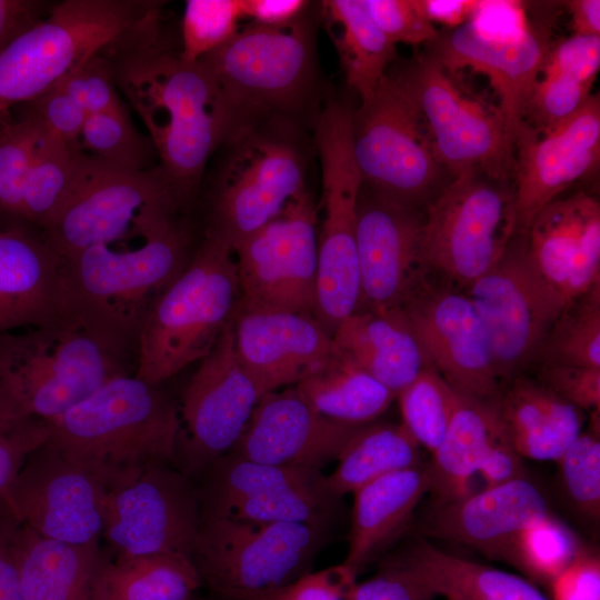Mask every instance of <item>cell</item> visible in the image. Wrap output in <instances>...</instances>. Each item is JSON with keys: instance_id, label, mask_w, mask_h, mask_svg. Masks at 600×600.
Instances as JSON below:
<instances>
[{"instance_id": "obj_1", "label": "cell", "mask_w": 600, "mask_h": 600, "mask_svg": "<svg viewBox=\"0 0 600 600\" xmlns=\"http://www.w3.org/2000/svg\"><path fill=\"white\" fill-rule=\"evenodd\" d=\"M114 83L146 126L159 168L182 204L196 191L207 161L237 124L213 74L186 61L166 42L160 13L103 50Z\"/></svg>"}, {"instance_id": "obj_2", "label": "cell", "mask_w": 600, "mask_h": 600, "mask_svg": "<svg viewBox=\"0 0 600 600\" xmlns=\"http://www.w3.org/2000/svg\"><path fill=\"white\" fill-rule=\"evenodd\" d=\"M160 386L114 377L48 421L47 441L107 489L149 464L176 463L180 413Z\"/></svg>"}, {"instance_id": "obj_3", "label": "cell", "mask_w": 600, "mask_h": 600, "mask_svg": "<svg viewBox=\"0 0 600 600\" xmlns=\"http://www.w3.org/2000/svg\"><path fill=\"white\" fill-rule=\"evenodd\" d=\"M128 346L71 313L0 334V418L51 421L128 373Z\"/></svg>"}, {"instance_id": "obj_4", "label": "cell", "mask_w": 600, "mask_h": 600, "mask_svg": "<svg viewBox=\"0 0 600 600\" xmlns=\"http://www.w3.org/2000/svg\"><path fill=\"white\" fill-rule=\"evenodd\" d=\"M230 244L210 231L154 299L136 340L137 377L161 384L211 351L241 299Z\"/></svg>"}, {"instance_id": "obj_5", "label": "cell", "mask_w": 600, "mask_h": 600, "mask_svg": "<svg viewBox=\"0 0 600 600\" xmlns=\"http://www.w3.org/2000/svg\"><path fill=\"white\" fill-rule=\"evenodd\" d=\"M188 237L176 221L138 247L94 246L62 259L66 312L136 344L154 299L188 263Z\"/></svg>"}, {"instance_id": "obj_6", "label": "cell", "mask_w": 600, "mask_h": 600, "mask_svg": "<svg viewBox=\"0 0 600 600\" xmlns=\"http://www.w3.org/2000/svg\"><path fill=\"white\" fill-rule=\"evenodd\" d=\"M162 2L64 0L0 51V126L94 53L160 13Z\"/></svg>"}, {"instance_id": "obj_7", "label": "cell", "mask_w": 600, "mask_h": 600, "mask_svg": "<svg viewBox=\"0 0 600 600\" xmlns=\"http://www.w3.org/2000/svg\"><path fill=\"white\" fill-rule=\"evenodd\" d=\"M352 146L362 186L398 203L426 207L454 179L438 159L426 122L387 71L351 111Z\"/></svg>"}, {"instance_id": "obj_8", "label": "cell", "mask_w": 600, "mask_h": 600, "mask_svg": "<svg viewBox=\"0 0 600 600\" xmlns=\"http://www.w3.org/2000/svg\"><path fill=\"white\" fill-rule=\"evenodd\" d=\"M421 230L424 274L464 291L490 271L516 237L507 178L471 171L454 178L426 208Z\"/></svg>"}, {"instance_id": "obj_9", "label": "cell", "mask_w": 600, "mask_h": 600, "mask_svg": "<svg viewBox=\"0 0 600 600\" xmlns=\"http://www.w3.org/2000/svg\"><path fill=\"white\" fill-rule=\"evenodd\" d=\"M323 218L318 229L313 318L332 337L359 300L357 210L362 178L352 146L351 111L331 102L318 117Z\"/></svg>"}, {"instance_id": "obj_10", "label": "cell", "mask_w": 600, "mask_h": 600, "mask_svg": "<svg viewBox=\"0 0 600 600\" xmlns=\"http://www.w3.org/2000/svg\"><path fill=\"white\" fill-rule=\"evenodd\" d=\"M178 206V197L159 166L124 171L96 159L76 192L44 228V240L66 259L94 246L133 237L147 239L176 222Z\"/></svg>"}, {"instance_id": "obj_11", "label": "cell", "mask_w": 600, "mask_h": 600, "mask_svg": "<svg viewBox=\"0 0 600 600\" xmlns=\"http://www.w3.org/2000/svg\"><path fill=\"white\" fill-rule=\"evenodd\" d=\"M327 529L202 514L191 560L221 597L288 584L308 573Z\"/></svg>"}, {"instance_id": "obj_12", "label": "cell", "mask_w": 600, "mask_h": 600, "mask_svg": "<svg viewBox=\"0 0 600 600\" xmlns=\"http://www.w3.org/2000/svg\"><path fill=\"white\" fill-rule=\"evenodd\" d=\"M392 74L417 104L436 154L453 178L471 171L508 178L512 147L498 108L464 96L429 52Z\"/></svg>"}, {"instance_id": "obj_13", "label": "cell", "mask_w": 600, "mask_h": 600, "mask_svg": "<svg viewBox=\"0 0 600 600\" xmlns=\"http://www.w3.org/2000/svg\"><path fill=\"white\" fill-rule=\"evenodd\" d=\"M232 250L237 256L241 308L313 316L318 223L308 190Z\"/></svg>"}, {"instance_id": "obj_14", "label": "cell", "mask_w": 600, "mask_h": 600, "mask_svg": "<svg viewBox=\"0 0 600 600\" xmlns=\"http://www.w3.org/2000/svg\"><path fill=\"white\" fill-rule=\"evenodd\" d=\"M201 517L190 477L168 463H152L108 489L102 537L116 556L191 558Z\"/></svg>"}, {"instance_id": "obj_15", "label": "cell", "mask_w": 600, "mask_h": 600, "mask_svg": "<svg viewBox=\"0 0 600 600\" xmlns=\"http://www.w3.org/2000/svg\"><path fill=\"white\" fill-rule=\"evenodd\" d=\"M200 61L231 109L236 136L247 112L297 102L308 88L312 69L309 33L298 20L280 27L252 23Z\"/></svg>"}, {"instance_id": "obj_16", "label": "cell", "mask_w": 600, "mask_h": 600, "mask_svg": "<svg viewBox=\"0 0 600 600\" xmlns=\"http://www.w3.org/2000/svg\"><path fill=\"white\" fill-rule=\"evenodd\" d=\"M200 361L179 409L181 432L176 462L188 477L202 474L234 447L266 394L237 354L233 319Z\"/></svg>"}, {"instance_id": "obj_17", "label": "cell", "mask_w": 600, "mask_h": 600, "mask_svg": "<svg viewBox=\"0 0 600 600\" xmlns=\"http://www.w3.org/2000/svg\"><path fill=\"white\" fill-rule=\"evenodd\" d=\"M491 344L504 382L530 361L567 306L540 278L516 236L501 260L464 291Z\"/></svg>"}, {"instance_id": "obj_18", "label": "cell", "mask_w": 600, "mask_h": 600, "mask_svg": "<svg viewBox=\"0 0 600 600\" xmlns=\"http://www.w3.org/2000/svg\"><path fill=\"white\" fill-rule=\"evenodd\" d=\"M107 487L46 441L26 459L1 501L37 534L77 546L99 543Z\"/></svg>"}, {"instance_id": "obj_19", "label": "cell", "mask_w": 600, "mask_h": 600, "mask_svg": "<svg viewBox=\"0 0 600 600\" xmlns=\"http://www.w3.org/2000/svg\"><path fill=\"white\" fill-rule=\"evenodd\" d=\"M233 139L236 146L222 172L211 229L232 249L307 190L294 146L250 129Z\"/></svg>"}, {"instance_id": "obj_20", "label": "cell", "mask_w": 600, "mask_h": 600, "mask_svg": "<svg viewBox=\"0 0 600 600\" xmlns=\"http://www.w3.org/2000/svg\"><path fill=\"white\" fill-rule=\"evenodd\" d=\"M600 159V97L591 94L569 119L537 130L522 122L512 148L516 236H524L533 218Z\"/></svg>"}, {"instance_id": "obj_21", "label": "cell", "mask_w": 600, "mask_h": 600, "mask_svg": "<svg viewBox=\"0 0 600 600\" xmlns=\"http://www.w3.org/2000/svg\"><path fill=\"white\" fill-rule=\"evenodd\" d=\"M423 218L420 209L361 187L357 210L359 300L354 312L402 308L424 287L420 252Z\"/></svg>"}, {"instance_id": "obj_22", "label": "cell", "mask_w": 600, "mask_h": 600, "mask_svg": "<svg viewBox=\"0 0 600 600\" xmlns=\"http://www.w3.org/2000/svg\"><path fill=\"white\" fill-rule=\"evenodd\" d=\"M552 44L549 28L527 21L514 33H490L470 19L463 24L439 31L428 51L447 72L470 69L484 74L500 99L511 147L531 91L541 74Z\"/></svg>"}, {"instance_id": "obj_23", "label": "cell", "mask_w": 600, "mask_h": 600, "mask_svg": "<svg viewBox=\"0 0 600 600\" xmlns=\"http://www.w3.org/2000/svg\"><path fill=\"white\" fill-rule=\"evenodd\" d=\"M427 362L453 389L493 401L503 388L487 331L467 294L427 283L402 307Z\"/></svg>"}, {"instance_id": "obj_24", "label": "cell", "mask_w": 600, "mask_h": 600, "mask_svg": "<svg viewBox=\"0 0 600 600\" xmlns=\"http://www.w3.org/2000/svg\"><path fill=\"white\" fill-rule=\"evenodd\" d=\"M363 426L324 417L293 386L260 399L229 452L262 463L320 470L339 458Z\"/></svg>"}, {"instance_id": "obj_25", "label": "cell", "mask_w": 600, "mask_h": 600, "mask_svg": "<svg viewBox=\"0 0 600 600\" xmlns=\"http://www.w3.org/2000/svg\"><path fill=\"white\" fill-rule=\"evenodd\" d=\"M523 241L531 266L564 302L600 283V203L589 193L547 204Z\"/></svg>"}, {"instance_id": "obj_26", "label": "cell", "mask_w": 600, "mask_h": 600, "mask_svg": "<svg viewBox=\"0 0 600 600\" xmlns=\"http://www.w3.org/2000/svg\"><path fill=\"white\" fill-rule=\"evenodd\" d=\"M237 354L264 393L297 384L331 358L332 337L306 312L238 307L233 317Z\"/></svg>"}, {"instance_id": "obj_27", "label": "cell", "mask_w": 600, "mask_h": 600, "mask_svg": "<svg viewBox=\"0 0 600 600\" xmlns=\"http://www.w3.org/2000/svg\"><path fill=\"white\" fill-rule=\"evenodd\" d=\"M549 513L540 490L521 478L434 506L422 524V536L464 544L500 560L516 534Z\"/></svg>"}, {"instance_id": "obj_28", "label": "cell", "mask_w": 600, "mask_h": 600, "mask_svg": "<svg viewBox=\"0 0 600 600\" xmlns=\"http://www.w3.org/2000/svg\"><path fill=\"white\" fill-rule=\"evenodd\" d=\"M63 313L62 259L44 239L0 230V334L41 327Z\"/></svg>"}, {"instance_id": "obj_29", "label": "cell", "mask_w": 600, "mask_h": 600, "mask_svg": "<svg viewBox=\"0 0 600 600\" xmlns=\"http://www.w3.org/2000/svg\"><path fill=\"white\" fill-rule=\"evenodd\" d=\"M427 492L429 473L423 462L382 476L353 492L349 549L343 564L357 576L382 557L408 529Z\"/></svg>"}, {"instance_id": "obj_30", "label": "cell", "mask_w": 600, "mask_h": 600, "mask_svg": "<svg viewBox=\"0 0 600 600\" xmlns=\"http://www.w3.org/2000/svg\"><path fill=\"white\" fill-rule=\"evenodd\" d=\"M332 342L396 397L430 368L403 308L354 312L337 328Z\"/></svg>"}, {"instance_id": "obj_31", "label": "cell", "mask_w": 600, "mask_h": 600, "mask_svg": "<svg viewBox=\"0 0 600 600\" xmlns=\"http://www.w3.org/2000/svg\"><path fill=\"white\" fill-rule=\"evenodd\" d=\"M493 404L514 449L528 459L557 461L581 433L582 410L539 381L513 378Z\"/></svg>"}, {"instance_id": "obj_32", "label": "cell", "mask_w": 600, "mask_h": 600, "mask_svg": "<svg viewBox=\"0 0 600 600\" xmlns=\"http://www.w3.org/2000/svg\"><path fill=\"white\" fill-rule=\"evenodd\" d=\"M13 550L24 600H99L104 557L99 543L69 544L18 522Z\"/></svg>"}, {"instance_id": "obj_33", "label": "cell", "mask_w": 600, "mask_h": 600, "mask_svg": "<svg viewBox=\"0 0 600 600\" xmlns=\"http://www.w3.org/2000/svg\"><path fill=\"white\" fill-rule=\"evenodd\" d=\"M398 553L446 600H550L528 579L446 552L424 537Z\"/></svg>"}, {"instance_id": "obj_34", "label": "cell", "mask_w": 600, "mask_h": 600, "mask_svg": "<svg viewBox=\"0 0 600 600\" xmlns=\"http://www.w3.org/2000/svg\"><path fill=\"white\" fill-rule=\"evenodd\" d=\"M498 419L493 401L458 391L447 432L427 463L429 493L434 506L471 492V480L478 472Z\"/></svg>"}, {"instance_id": "obj_35", "label": "cell", "mask_w": 600, "mask_h": 600, "mask_svg": "<svg viewBox=\"0 0 600 600\" xmlns=\"http://www.w3.org/2000/svg\"><path fill=\"white\" fill-rule=\"evenodd\" d=\"M322 9L347 83L364 101L396 59V44L373 21L364 0H328Z\"/></svg>"}, {"instance_id": "obj_36", "label": "cell", "mask_w": 600, "mask_h": 600, "mask_svg": "<svg viewBox=\"0 0 600 600\" xmlns=\"http://www.w3.org/2000/svg\"><path fill=\"white\" fill-rule=\"evenodd\" d=\"M294 387L318 412L351 424L373 422L396 398L389 389L336 348L319 371Z\"/></svg>"}, {"instance_id": "obj_37", "label": "cell", "mask_w": 600, "mask_h": 600, "mask_svg": "<svg viewBox=\"0 0 600 600\" xmlns=\"http://www.w3.org/2000/svg\"><path fill=\"white\" fill-rule=\"evenodd\" d=\"M202 583L184 554L116 556L104 559L97 591L99 600H190Z\"/></svg>"}, {"instance_id": "obj_38", "label": "cell", "mask_w": 600, "mask_h": 600, "mask_svg": "<svg viewBox=\"0 0 600 600\" xmlns=\"http://www.w3.org/2000/svg\"><path fill=\"white\" fill-rule=\"evenodd\" d=\"M38 123L39 136L19 217L44 229L76 192L96 159L81 148L68 146Z\"/></svg>"}, {"instance_id": "obj_39", "label": "cell", "mask_w": 600, "mask_h": 600, "mask_svg": "<svg viewBox=\"0 0 600 600\" xmlns=\"http://www.w3.org/2000/svg\"><path fill=\"white\" fill-rule=\"evenodd\" d=\"M420 449L402 423H367L340 453L328 486L339 497L353 493L382 476L422 463Z\"/></svg>"}, {"instance_id": "obj_40", "label": "cell", "mask_w": 600, "mask_h": 600, "mask_svg": "<svg viewBox=\"0 0 600 600\" xmlns=\"http://www.w3.org/2000/svg\"><path fill=\"white\" fill-rule=\"evenodd\" d=\"M198 488L202 514L224 516L232 507L251 497L286 487L311 483L320 470L252 461L228 452L202 472Z\"/></svg>"}, {"instance_id": "obj_41", "label": "cell", "mask_w": 600, "mask_h": 600, "mask_svg": "<svg viewBox=\"0 0 600 600\" xmlns=\"http://www.w3.org/2000/svg\"><path fill=\"white\" fill-rule=\"evenodd\" d=\"M534 357L541 366L600 368V283L567 303Z\"/></svg>"}, {"instance_id": "obj_42", "label": "cell", "mask_w": 600, "mask_h": 600, "mask_svg": "<svg viewBox=\"0 0 600 600\" xmlns=\"http://www.w3.org/2000/svg\"><path fill=\"white\" fill-rule=\"evenodd\" d=\"M584 547L570 527L549 513L516 534L500 560L548 588Z\"/></svg>"}, {"instance_id": "obj_43", "label": "cell", "mask_w": 600, "mask_h": 600, "mask_svg": "<svg viewBox=\"0 0 600 600\" xmlns=\"http://www.w3.org/2000/svg\"><path fill=\"white\" fill-rule=\"evenodd\" d=\"M340 498L330 490L323 476L308 484L280 488L242 500L222 517L327 529L337 514Z\"/></svg>"}, {"instance_id": "obj_44", "label": "cell", "mask_w": 600, "mask_h": 600, "mask_svg": "<svg viewBox=\"0 0 600 600\" xmlns=\"http://www.w3.org/2000/svg\"><path fill=\"white\" fill-rule=\"evenodd\" d=\"M80 147L108 167L124 171H147L157 156L149 137L134 127L124 104L120 108L88 114Z\"/></svg>"}, {"instance_id": "obj_45", "label": "cell", "mask_w": 600, "mask_h": 600, "mask_svg": "<svg viewBox=\"0 0 600 600\" xmlns=\"http://www.w3.org/2000/svg\"><path fill=\"white\" fill-rule=\"evenodd\" d=\"M458 391L438 372L426 368L398 398L402 424L430 452L443 439L454 411Z\"/></svg>"}, {"instance_id": "obj_46", "label": "cell", "mask_w": 600, "mask_h": 600, "mask_svg": "<svg viewBox=\"0 0 600 600\" xmlns=\"http://www.w3.org/2000/svg\"><path fill=\"white\" fill-rule=\"evenodd\" d=\"M591 413L590 427L581 432L556 461L564 491L580 514L600 517L599 411Z\"/></svg>"}, {"instance_id": "obj_47", "label": "cell", "mask_w": 600, "mask_h": 600, "mask_svg": "<svg viewBox=\"0 0 600 600\" xmlns=\"http://www.w3.org/2000/svg\"><path fill=\"white\" fill-rule=\"evenodd\" d=\"M243 18L241 0H188L184 4L181 57L189 62L228 43Z\"/></svg>"}, {"instance_id": "obj_48", "label": "cell", "mask_w": 600, "mask_h": 600, "mask_svg": "<svg viewBox=\"0 0 600 600\" xmlns=\"http://www.w3.org/2000/svg\"><path fill=\"white\" fill-rule=\"evenodd\" d=\"M38 136L39 123L29 111L0 126V207L18 217Z\"/></svg>"}, {"instance_id": "obj_49", "label": "cell", "mask_w": 600, "mask_h": 600, "mask_svg": "<svg viewBox=\"0 0 600 600\" xmlns=\"http://www.w3.org/2000/svg\"><path fill=\"white\" fill-rule=\"evenodd\" d=\"M357 576L343 563L308 572L292 582L267 590L234 591L230 600H349Z\"/></svg>"}, {"instance_id": "obj_50", "label": "cell", "mask_w": 600, "mask_h": 600, "mask_svg": "<svg viewBox=\"0 0 600 600\" xmlns=\"http://www.w3.org/2000/svg\"><path fill=\"white\" fill-rule=\"evenodd\" d=\"M102 50L88 58L59 82L87 114L123 106L117 94L110 61Z\"/></svg>"}, {"instance_id": "obj_51", "label": "cell", "mask_w": 600, "mask_h": 600, "mask_svg": "<svg viewBox=\"0 0 600 600\" xmlns=\"http://www.w3.org/2000/svg\"><path fill=\"white\" fill-rule=\"evenodd\" d=\"M438 596L398 552L386 557L378 571L351 590L349 600H436Z\"/></svg>"}, {"instance_id": "obj_52", "label": "cell", "mask_w": 600, "mask_h": 600, "mask_svg": "<svg viewBox=\"0 0 600 600\" xmlns=\"http://www.w3.org/2000/svg\"><path fill=\"white\" fill-rule=\"evenodd\" d=\"M373 21L394 44L431 43L436 29L420 11L416 0H364Z\"/></svg>"}, {"instance_id": "obj_53", "label": "cell", "mask_w": 600, "mask_h": 600, "mask_svg": "<svg viewBox=\"0 0 600 600\" xmlns=\"http://www.w3.org/2000/svg\"><path fill=\"white\" fill-rule=\"evenodd\" d=\"M48 422L0 418V500L28 456L48 439Z\"/></svg>"}, {"instance_id": "obj_54", "label": "cell", "mask_w": 600, "mask_h": 600, "mask_svg": "<svg viewBox=\"0 0 600 600\" xmlns=\"http://www.w3.org/2000/svg\"><path fill=\"white\" fill-rule=\"evenodd\" d=\"M29 103V112L68 146L80 147L87 112L57 83Z\"/></svg>"}, {"instance_id": "obj_55", "label": "cell", "mask_w": 600, "mask_h": 600, "mask_svg": "<svg viewBox=\"0 0 600 600\" xmlns=\"http://www.w3.org/2000/svg\"><path fill=\"white\" fill-rule=\"evenodd\" d=\"M538 381L582 411H600V368L540 366Z\"/></svg>"}, {"instance_id": "obj_56", "label": "cell", "mask_w": 600, "mask_h": 600, "mask_svg": "<svg viewBox=\"0 0 600 600\" xmlns=\"http://www.w3.org/2000/svg\"><path fill=\"white\" fill-rule=\"evenodd\" d=\"M600 69V37L573 34L552 44L543 70L573 77L592 88Z\"/></svg>"}, {"instance_id": "obj_57", "label": "cell", "mask_w": 600, "mask_h": 600, "mask_svg": "<svg viewBox=\"0 0 600 600\" xmlns=\"http://www.w3.org/2000/svg\"><path fill=\"white\" fill-rule=\"evenodd\" d=\"M550 600H600V558L587 546L548 586Z\"/></svg>"}, {"instance_id": "obj_58", "label": "cell", "mask_w": 600, "mask_h": 600, "mask_svg": "<svg viewBox=\"0 0 600 600\" xmlns=\"http://www.w3.org/2000/svg\"><path fill=\"white\" fill-rule=\"evenodd\" d=\"M477 473L481 476L486 487L527 478L522 457L514 449L500 417Z\"/></svg>"}, {"instance_id": "obj_59", "label": "cell", "mask_w": 600, "mask_h": 600, "mask_svg": "<svg viewBox=\"0 0 600 600\" xmlns=\"http://www.w3.org/2000/svg\"><path fill=\"white\" fill-rule=\"evenodd\" d=\"M17 524L0 500V600H24L13 550Z\"/></svg>"}, {"instance_id": "obj_60", "label": "cell", "mask_w": 600, "mask_h": 600, "mask_svg": "<svg viewBox=\"0 0 600 600\" xmlns=\"http://www.w3.org/2000/svg\"><path fill=\"white\" fill-rule=\"evenodd\" d=\"M51 7L36 0H0V51L43 19Z\"/></svg>"}, {"instance_id": "obj_61", "label": "cell", "mask_w": 600, "mask_h": 600, "mask_svg": "<svg viewBox=\"0 0 600 600\" xmlns=\"http://www.w3.org/2000/svg\"><path fill=\"white\" fill-rule=\"evenodd\" d=\"M243 17L253 23L280 27L292 23L308 6L303 0H241Z\"/></svg>"}, {"instance_id": "obj_62", "label": "cell", "mask_w": 600, "mask_h": 600, "mask_svg": "<svg viewBox=\"0 0 600 600\" xmlns=\"http://www.w3.org/2000/svg\"><path fill=\"white\" fill-rule=\"evenodd\" d=\"M416 2L431 23H442L449 29L467 22L480 4V1L464 0H416Z\"/></svg>"}, {"instance_id": "obj_63", "label": "cell", "mask_w": 600, "mask_h": 600, "mask_svg": "<svg viewBox=\"0 0 600 600\" xmlns=\"http://www.w3.org/2000/svg\"><path fill=\"white\" fill-rule=\"evenodd\" d=\"M566 3L577 36L600 37V1L570 0Z\"/></svg>"}, {"instance_id": "obj_64", "label": "cell", "mask_w": 600, "mask_h": 600, "mask_svg": "<svg viewBox=\"0 0 600 600\" xmlns=\"http://www.w3.org/2000/svg\"><path fill=\"white\" fill-rule=\"evenodd\" d=\"M190 600H194L193 598H191Z\"/></svg>"}]
</instances>
